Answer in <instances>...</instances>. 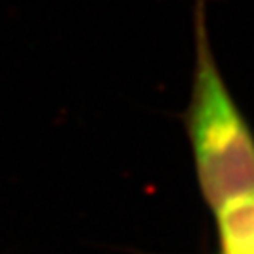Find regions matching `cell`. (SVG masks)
Returning <instances> with one entry per match:
<instances>
[{
	"label": "cell",
	"mask_w": 254,
	"mask_h": 254,
	"mask_svg": "<svg viewBox=\"0 0 254 254\" xmlns=\"http://www.w3.org/2000/svg\"><path fill=\"white\" fill-rule=\"evenodd\" d=\"M198 68L190 102V141L201 192L213 211L254 194V137L220 79L198 13Z\"/></svg>",
	"instance_id": "cell-1"
},
{
	"label": "cell",
	"mask_w": 254,
	"mask_h": 254,
	"mask_svg": "<svg viewBox=\"0 0 254 254\" xmlns=\"http://www.w3.org/2000/svg\"><path fill=\"white\" fill-rule=\"evenodd\" d=\"M215 213L222 254H254V194L228 201Z\"/></svg>",
	"instance_id": "cell-2"
}]
</instances>
